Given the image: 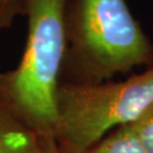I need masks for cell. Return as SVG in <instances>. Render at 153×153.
<instances>
[{
	"label": "cell",
	"mask_w": 153,
	"mask_h": 153,
	"mask_svg": "<svg viewBox=\"0 0 153 153\" xmlns=\"http://www.w3.org/2000/svg\"><path fill=\"white\" fill-rule=\"evenodd\" d=\"M18 13H22V0H0V27L9 26Z\"/></svg>",
	"instance_id": "cell-7"
},
{
	"label": "cell",
	"mask_w": 153,
	"mask_h": 153,
	"mask_svg": "<svg viewBox=\"0 0 153 153\" xmlns=\"http://www.w3.org/2000/svg\"><path fill=\"white\" fill-rule=\"evenodd\" d=\"M67 0H22L27 38L16 68L0 75V104L39 134L53 137L66 53Z\"/></svg>",
	"instance_id": "cell-2"
},
{
	"label": "cell",
	"mask_w": 153,
	"mask_h": 153,
	"mask_svg": "<svg viewBox=\"0 0 153 153\" xmlns=\"http://www.w3.org/2000/svg\"><path fill=\"white\" fill-rule=\"evenodd\" d=\"M153 104V66L120 82L60 83L52 136L84 153L114 128L131 125Z\"/></svg>",
	"instance_id": "cell-3"
},
{
	"label": "cell",
	"mask_w": 153,
	"mask_h": 153,
	"mask_svg": "<svg viewBox=\"0 0 153 153\" xmlns=\"http://www.w3.org/2000/svg\"><path fill=\"white\" fill-rule=\"evenodd\" d=\"M60 83H101L153 66V44L125 0H67Z\"/></svg>",
	"instance_id": "cell-1"
},
{
	"label": "cell",
	"mask_w": 153,
	"mask_h": 153,
	"mask_svg": "<svg viewBox=\"0 0 153 153\" xmlns=\"http://www.w3.org/2000/svg\"><path fill=\"white\" fill-rule=\"evenodd\" d=\"M129 126L144 149L149 153H153V104Z\"/></svg>",
	"instance_id": "cell-6"
},
{
	"label": "cell",
	"mask_w": 153,
	"mask_h": 153,
	"mask_svg": "<svg viewBox=\"0 0 153 153\" xmlns=\"http://www.w3.org/2000/svg\"><path fill=\"white\" fill-rule=\"evenodd\" d=\"M84 153H149L131 126L117 128Z\"/></svg>",
	"instance_id": "cell-5"
},
{
	"label": "cell",
	"mask_w": 153,
	"mask_h": 153,
	"mask_svg": "<svg viewBox=\"0 0 153 153\" xmlns=\"http://www.w3.org/2000/svg\"><path fill=\"white\" fill-rule=\"evenodd\" d=\"M44 138L0 104V153H43Z\"/></svg>",
	"instance_id": "cell-4"
}]
</instances>
